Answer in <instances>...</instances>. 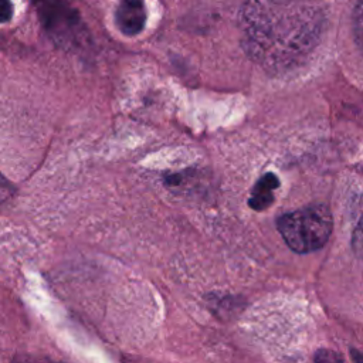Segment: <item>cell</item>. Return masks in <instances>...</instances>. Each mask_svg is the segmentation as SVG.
Instances as JSON below:
<instances>
[{"mask_svg": "<svg viewBox=\"0 0 363 363\" xmlns=\"http://www.w3.org/2000/svg\"><path fill=\"white\" fill-rule=\"evenodd\" d=\"M312 10L305 7L292 13L277 0H250L245 4L242 20L252 43L264 47L281 41L291 50H301L312 40Z\"/></svg>", "mask_w": 363, "mask_h": 363, "instance_id": "1", "label": "cell"}, {"mask_svg": "<svg viewBox=\"0 0 363 363\" xmlns=\"http://www.w3.org/2000/svg\"><path fill=\"white\" fill-rule=\"evenodd\" d=\"M332 214L323 204L285 213L277 221L278 231L295 252L306 254L323 247L332 233Z\"/></svg>", "mask_w": 363, "mask_h": 363, "instance_id": "2", "label": "cell"}, {"mask_svg": "<svg viewBox=\"0 0 363 363\" xmlns=\"http://www.w3.org/2000/svg\"><path fill=\"white\" fill-rule=\"evenodd\" d=\"M44 28L58 41L68 43L81 24L78 13L62 0H33Z\"/></svg>", "mask_w": 363, "mask_h": 363, "instance_id": "3", "label": "cell"}, {"mask_svg": "<svg viewBox=\"0 0 363 363\" xmlns=\"http://www.w3.org/2000/svg\"><path fill=\"white\" fill-rule=\"evenodd\" d=\"M115 23L122 34L136 35L146 23V10L142 0H122L115 13Z\"/></svg>", "mask_w": 363, "mask_h": 363, "instance_id": "4", "label": "cell"}, {"mask_svg": "<svg viewBox=\"0 0 363 363\" xmlns=\"http://www.w3.org/2000/svg\"><path fill=\"white\" fill-rule=\"evenodd\" d=\"M279 186V180L274 173L264 174L252 189V194L248 200L250 207L261 211L267 208L274 200V190Z\"/></svg>", "mask_w": 363, "mask_h": 363, "instance_id": "5", "label": "cell"}, {"mask_svg": "<svg viewBox=\"0 0 363 363\" xmlns=\"http://www.w3.org/2000/svg\"><path fill=\"white\" fill-rule=\"evenodd\" d=\"M353 33L356 44L363 54V0H359L353 10Z\"/></svg>", "mask_w": 363, "mask_h": 363, "instance_id": "6", "label": "cell"}, {"mask_svg": "<svg viewBox=\"0 0 363 363\" xmlns=\"http://www.w3.org/2000/svg\"><path fill=\"white\" fill-rule=\"evenodd\" d=\"M352 248L356 257L363 259V216L360 217L353 235H352Z\"/></svg>", "mask_w": 363, "mask_h": 363, "instance_id": "7", "label": "cell"}, {"mask_svg": "<svg viewBox=\"0 0 363 363\" xmlns=\"http://www.w3.org/2000/svg\"><path fill=\"white\" fill-rule=\"evenodd\" d=\"M13 16V4L10 0H0V23H6Z\"/></svg>", "mask_w": 363, "mask_h": 363, "instance_id": "8", "label": "cell"}, {"mask_svg": "<svg viewBox=\"0 0 363 363\" xmlns=\"http://www.w3.org/2000/svg\"><path fill=\"white\" fill-rule=\"evenodd\" d=\"M315 360H340V357L329 350H320L318 352V354L315 356Z\"/></svg>", "mask_w": 363, "mask_h": 363, "instance_id": "9", "label": "cell"}, {"mask_svg": "<svg viewBox=\"0 0 363 363\" xmlns=\"http://www.w3.org/2000/svg\"><path fill=\"white\" fill-rule=\"evenodd\" d=\"M9 194H10V186L7 180L0 174V200L6 199Z\"/></svg>", "mask_w": 363, "mask_h": 363, "instance_id": "10", "label": "cell"}]
</instances>
